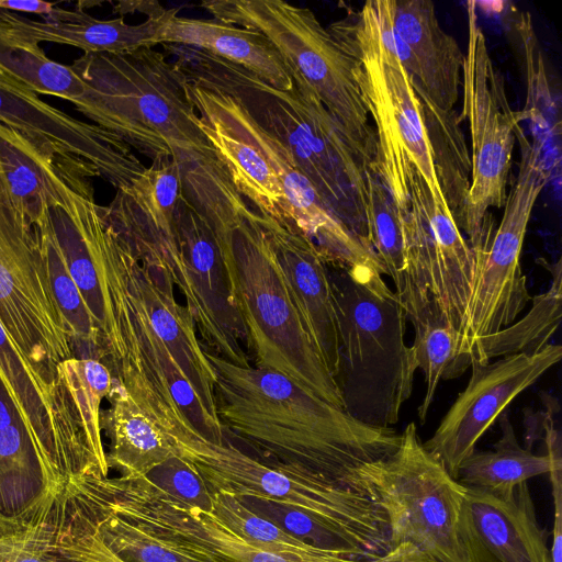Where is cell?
<instances>
[{"label": "cell", "instance_id": "cell-1", "mask_svg": "<svg viewBox=\"0 0 562 562\" xmlns=\"http://www.w3.org/2000/svg\"><path fill=\"white\" fill-rule=\"evenodd\" d=\"M205 351L225 434L244 441L270 467L379 505V468L397 448L401 434L355 419L282 373L234 364Z\"/></svg>", "mask_w": 562, "mask_h": 562}, {"label": "cell", "instance_id": "cell-2", "mask_svg": "<svg viewBox=\"0 0 562 562\" xmlns=\"http://www.w3.org/2000/svg\"><path fill=\"white\" fill-rule=\"evenodd\" d=\"M182 193L217 237L256 367L282 373L344 409L336 381L304 324L258 211L245 202L217 160L184 167Z\"/></svg>", "mask_w": 562, "mask_h": 562}, {"label": "cell", "instance_id": "cell-3", "mask_svg": "<svg viewBox=\"0 0 562 562\" xmlns=\"http://www.w3.org/2000/svg\"><path fill=\"white\" fill-rule=\"evenodd\" d=\"M71 218L92 261L102 316L95 359L171 437L195 434L223 443L224 427L200 401L171 351L150 326L127 279L126 244L103 206L83 199Z\"/></svg>", "mask_w": 562, "mask_h": 562}, {"label": "cell", "instance_id": "cell-4", "mask_svg": "<svg viewBox=\"0 0 562 562\" xmlns=\"http://www.w3.org/2000/svg\"><path fill=\"white\" fill-rule=\"evenodd\" d=\"M72 69L85 92L71 103L93 124L116 134L147 158L184 166L216 158L188 92L183 71L160 50L83 54Z\"/></svg>", "mask_w": 562, "mask_h": 562}, {"label": "cell", "instance_id": "cell-5", "mask_svg": "<svg viewBox=\"0 0 562 562\" xmlns=\"http://www.w3.org/2000/svg\"><path fill=\"white\" fill-rule=\"evenodd\" d=\"M293 87L279 90L227 60L212 70L210 87L237 100L281 140L327 207L371 250V165L352 145L307 82L289 70Z\"/></svg>", "mask_w": 562, "mask_h": 562}, {"label": "cell", "instance_id": "cell-6", "mask_svg": "<svg viewBox=\"0 0 562 562\" xmlns=\"http://www.w3.org/2000/svg\"><path fill=\"white\" fill-rule=\"evenodd\" d=\"M338 328L335 375L344 411L380 428L398 422L416 366L406 345V312L376 269L327 262Z\"/></svg>", "mask_w": 562, "mask_h": 562}, {"label": "cell", "instance_id": "cell-7", "mask_svg": "<svg viewBox=\"0 0 562 562\" xmlns=\"http://www.w3.org/2000/svg\"><path fill=\"white\" fill-rule=\"evenodd\" d=\"M393 0L348 9L328 32L353 60V76L375 126L373 171L402 211L409 209V179L416 169L435 201L446 203L432 165L420 101L393 45L389 22Z\"/></svg>", "mask_w": 562, "mask_h": 562}, {"label": "cell", "instance_id": "cell-8", "mask_svg": "<svg viewBox=\"0 0 562 562\" xmlns=\"http://www.w3.org/2000/svg\"><path fill=\"white\" fill-rule=\"evenodd\" d=\"M177 458L204 493L259 498L310 517L374 557L392 549L384 509L351 491L273 468L241 451L226 437L216 443L201 434L175 442Z\"/></svg>", "mask_w": 562, "mask_h": 562}, {"label": "cell", "instance_id": "cell-9", "mask_svg": "<svg viewBox=\"0 0 562 562\" xmlns=\"http://www.w3.org/2000/svg\"><path fill=\"white\" fill-rule=\"evenodd\" d=\"M200 7L214 20L263 34L373 169L376 136L352 72L353 60L313 11L281 0H211Z\"/></svg>", "mask_w": 562, "mask_h": 562}, {"label": "cell", "instance_id": "cell-10", "mask_svg": "<svg viewBox=\"0 0 562 562\" xmlns=\"http://www.w3.org/2000/svg\"><path fill=\"white\" fill-rule=\"evenodd\" d=\"M81 485L114 513L205 562H416L406 546L374 559L348 558L327 549L306 558L272 553L235 533L210 509L171 493L149 476L88 475Z\"/></svg>", "mask_w": 562, "mask_h": 562}, {"label": "cell", "instance_id": "cell-11", "mask_svg": "<svg viewBox=\"0 0 562 562\" xmlns=\"http://www.w3.org/2000/svg\"><path fill=\"white\" fill-rule=\"evenodd\" d=\"M0 323L22 359L50 386L75 358V338L56 300L35 224L0 196Z\"/></svg>", "mask_w": 562, "mask_h": 562}, {"label": "cell", "instance_id": "cell-12", "mask_svg": "<svg viewBox=\"0 0 562 562\" xmlns=\"http://www.w3.org/2000/svg\"><path fill=\"white\" fill-rule=\"evenodd\" d=\"M519 171L506 198L499 226L486 214L476 244V271L462 327L459 353L468 352L480 339L513 324L531 300L520 267V252L536 201L552 173L537 146L521 131ZM471 364V362H470Z\"/></svg>", "mask_w": 562, "mask_h": 562}, {"label": "cell", "instance_id": "cell-13", "mask_svg": "<svg viewBox=\"0 0 562 562\" xmlns=\"http://www.w3.org/2000/svg\"><path fill=\"white\" fill-rule=\"evenodd\" d=\"M465 492L424 447L415 423L407 424L378 473L392 548L412 544L436 562H469L458 533Z\"/></svg>", "mask_w": 562, "mask_h": 562}, {"label": "cell", "instance_id": "cell-14", "mask_svg": "<svg viewBox=\"0 0 562 562\" xmlns=\"http://www.w3.org/2000/svg\"><path fill=\"white\" fill-rule=\"evenodd\" d=\"M468 47L462 67L463 101L459 123L468 122L472 145V175L461 232L477 243L491 207H504L515 145V128L522 111L508 102L504 77L490 56L480 27L476 2H467Z\"/></svg>", "mask_w": 562, "mask_h": 562}, {"label": "cell", "instance_id": "cell-15", "mask_svg": "<svg viewBox=\"0 0 562 562\" xmlns=\"http://www.w3.org/2000/svg\"><path fill=\"white\" fill-rule=\"evenodd\" d=\"M406 277L401 294L404 310L432 299L458 335L475 278L473 249L457 226L447 203L434 200L420 176L409 179V209L403 213Z\"/></svg>", "mask_w": 562, "mask_h": 562}, {"label": "cell", "instance_id": "cell-16", "mask_svg": "<svg viewBox=\"0 0 562 562\" xmlns=\"http://www.w3.org/2000/svg\"><path fill=\"white\" fill-rule=\"evenodd\" d=\"M188 92L194 105L210 111L261 150L280 179L295 225L314 241L327 262L382 271L374 251L327 207L289 148L258 124L237 100L189 80Z\"/></svg>", "mask_w": 562, "mask_h": 562}, {"label": "cell", "instance_id": "cell-17", "mask_svg": "<svg viewBox=\"0 0 562 562\" xmlns=\"http://www.w3.org/2000/svg\"><path fill=\"white\" fill-rule=\"evenodd\" d=\"M181 252L179 288L201 341L212 353L249 366V346L235 305L217 237L205 217L181 195L176 209Z\"/></svg>", "mask_w": 562, "mask_h": 562}, {"label": "cell", "instance_id": "cell-18", "mask_svg": "<svg viewBox=\"0 0 562 562\" xmlns=\"http://www.w3.org/2000/svg\"><path fill=\"white\" fill-rule=\"evenodd\" d=\"M0 124L20 133L56 160L91 166L116 190L132 183L146 169L116 134L66 114L3 75Z\"/></svg>", "mask_w": 562, "mask_h": 562}, {"label": "cell", "instance_id": "cell-19", "mask_svg": "<svg viewBox=\"0 0 562 562\" xmlns=\"http://www.w3.org/2000/svg\"><path fill=\"white\" fill-rule=\"evenodd\" d=\"M560 345L549 344L537 352L502 357L493 362L473 361L467 387L424 447L457 479L462 462L475 451L480 438L525 390L555 366Z\"/></svg>", "mask_w": 562, "mask_h": 562}, {"label": "cell", "instance_id": "cell-20", "mask_svg": "<svg viewBox=\"0 0 562 562\" xmlns=\"http://www.w3.org/2000/svg\"><path fill=\"white\" fill-rule=\"evenodd\" d=\"M182 195L179 164L162 157L103 206L115 232L148 269L181 285V252L176 209Z\"/></svg>", "mask_w": 562, "mask_h": 562}, {"label": "cell", "instance_id": "cell-21", "mask_svg": "<svg viewBox=\"0 0 562 562\" xmlns=\"http://www.w3.org/2000/svg\"><path fill=\"white\" fill-rule=\"evenodd\" d=\"M458 533L469 562H551L527 482L508 499L467 487Z\"/></svg>", "mask_w": 562, "mask_h": 562}, {"label": "cell", "instance_id": "cell-22", "mask_svg": "<svg viewBox=\"0 0 562 562\" xmlns=\"http://www.w3.org/2000/svg\"><path fill=\"white\" fill-rule=\"evenodd\" d=\"M397 56L411 78L442 110L459 100L464 54L427 0H393L389 22Z\"/></svg>", "mask_w": 562, "mask_h": 562}, {"label": "cell", "instance_id": "cell-23", "mask_svg": "<svg viewBox=\"0 0 562 562\" xmlns=\"http://www.w3.org/2000/svg\"><path fill=\"white\" fill-rule=\"evenodd\" d=\"M259 215L304 324L335 379L339 362L338 328L327 261L295 224Z\"/></svg>", "mask_w": 562, "mask_h": 562}, {"label": "cell", "instance_id": "cell-24", "mask_svg": "<svg viewBox=\"0 0 562 562\" xmlns=\"http://www.w3.org/2000/svg\"><path fill=\"white\" fill-rule=\"evenodd\" d=\"M178 11H167L156 35V45L199 48L251 71L279 90L292 89L293 79L281 55L263 34L214 19L178 16Z\"/></svg>", "mask_w": 562, "mask_h": 562}, {"label": "cell", "instance_id": "cell-25", "mask_svg": "<svg viewBox=\"0 0 562 562\" xmlns=\"http://www.w3.org/2000/svg\"><path fill=\"white\" fill-rule=\"evenodd\" d=\"M166 14L167 12L159 19H147L139 24H128L124 18L99 20L81 8L66 10L56 7L40 21L7 11L23 42L35 45L41 42L70 45L80 48L83 54H120L154 47Z\"/></svg>", "mask_w": 562, "mask_h": 562}, {"label": "cell", "instance_id": "cell-26", "mask_svg": "<svg viewBox=\"0 0 562 562\" xmlns=\"http://www.w3.org/2000/svg\"><path fill=\"white\" fill-rule=\"evenodd\" d=\"M108 400L101 429L110 439L109 469H116L124 479H140L176 458L169 434L114 380Z\"/></svg>", "mask_w": 562, "mask_h": 562}, {"label": "cell", "instance_id": "cell-27", "mask_svg": "<svg viewBox=\"0 0 562 562\" xmlns=\"http://www.w3.org/2000/svg\"><path fill=\"white\" fill-rule=\"evenodd\" d=\"M194 108L204 136L237 192L260 214L295 224L280 179L261 150L206 109Z\"/></svg>", "mask_w": 562, "mask_h": 562}, {"label": "cell", "instance_id": "cell-28", "mask_svg": "<svg viewBox=\"0 0 562 562\" xmlns=\"http://www.w3.org/2000/svg\"><path fill=\"white\" fill-rule=\"evenodd\" d=\"M75 166L89 165L56 160L0 124V196L31 223L45 214L58 183Z\"/></svg>", "mask_w": 562, "mask_h": 562}, {"label": "cell", "instance_id": "cell-29", "mask_svg": "<svg viewBox=\"0 0 562 562\" xmlns=\"http://www.w3.org/2000/svg\"><path fill=\"white\" fill-rule=\"evenodd\" d=\"M434 169L450 213L462 229L471 187L472 161L454 110H442L416 86Z\"/></svg>", "mask_w": 562, "mask_h": 562}, {"label": "cell", "instance_id": "cell-30", "mask_svg": "<svg viewBox=\"0 0 562 562\" xmlns=\"http://www.w3.org/2000/svg\"><path fill=\"white\" fill-rule=\"evenodd\" d=\"M501 438L493 450L474 451L460 465L457 480L467 487L477 488L496 497L508 499L521 483L548 474V456L535 454L521 447L505 411L499 416Z\"/></svg>", "mask_w": 562, "mask_h": 562}, {"label": "cell", "instance_id": "cell-31", "mask_svg": "<svg viewBox=\"0 0 562 562\" xmlns=\"http://www.w3.org/2000/svg\"><path fill=\"white\" fill-rule=\"evenodd\" d=\"M405 312L415 330L411 347L414 362L416 369L424 372L426 382L425 396L418 407V418L423 424L440 381L461 375L470 368V361L459 353L458 335L435 300L413 305Z\"/></svg>", "mask_w": 562, "mask_h": 562}, {"label": "cell", "instance_id": "cell-32", "mask_svg": "<svg viewBox=\"0 0 562 562\" xmlns=\"http://www.w3.org/2000/svg\"><path fill=\"white\" fill-rule=\"evenodd\" d=\"M540 263L551 273L550 288L531 299V307L521 319L480 338L468 352L470 362H487L495 357L537 352L550 344L561 322L562 266L561 259L553 263L542 259Z\"/></svg>", "mask_w": 562, "mask_h": 562}, {"label": "cell", "instance_id": "cell-33", "mask_svg": "<svg viewBox=\"0 0 562 562\" xmlns=\"http://www.w3.org/2000/svg\"><path fill=\"white\" fill-rule=\"evenodd\" d=\"M59 383L70 396L88 450L102 476H109L106 452L101 429V403L108 397L113 375L94 358H70L58 368Z\"/></svg>", "mask_w": 562, "mask_h": 562}, {"label": "cell", "instance_id": "cell-34", "mask_svg": "<svg viewBox=\"0 0 562 562\" xmlns=\"http://www.w3.org/2000/svg\"><path fill=\"white\" fill-rule=\"evenodd\" d=\"M71 492L95 524L103 541L126 562H205L170 547L139 526L114 513L70 477Z\"/></svg>", "mask_w": 562, "mask_h": 562}, {"label": "cell", "instance_id": "cell-35", "mask_svg": "<svg viewBox=\"0 0 562 562\" xmlns=\"http://www.w3.org/2000/svg\"><path fill=\"white\" fill-rule=\"evenodd\" d=\"M0 75L36 94L55 95L69 102L85 92V82L71 66L52 60L35 44L16 45L1 52Z\"/></svg>", "mask_w": 562, "mask_h": 562}, {"label": "cell", "instance_id": "cell-36", "mask_svg": "<svg viewBox=\"0 0 562 562\" xmlns=\"http://www.w3.org/2000/svg\"><path fill=\"white\" fill-rule=\"evenodd\" d=\"M205 495L209 499L205 508L251 544L272 553L296 558H306L323 549L259 516L238 497L225 493Z\"/></svg>", "mask_w": 562, "mask_h": 562}, {"label": "cell", "instance_id": "cell-37", "mask_svg": "<svg viewBox=\"0 0 562 562\" xmlns=\"http://www.w3.org/2000/svg\"><path fill=\"white\" fill-rule=\"evenodd\" d=\"M369 232L372 249L383 269L401 294L405 285L406 255L403 213L384 183L374 172L369 182Z\"/></svg>", "mask_w": 562, "mask_h": 562}, {"label": "cell", "instance_id": "cell-38", "mask_svg": "<svg viewBox=\"0 0 562 562\" xmlns=\"http://www.w3.org/2000/svg\"><path fill=\"white\" fill-rule=\"evenodd\" d=\"M53 518L60 562H126L108 547L92 518L66 487L55 498Z\"/></svg>", "mask_w": 562, "mask_h": 562}, {"label": "cell", "instance_id": "cell-39", "mask_svg": "<svg viewBox=\"0 0 562 562\" xmlns=\"http://www.w3.org/2000/svg\"><path fill=\"white\" fill-rule=\"evenodd\" d=\"M57 493L46 492L0 533V562H60L55 546L53 503Z\"/></svg>", "mask_w": 562, "mask_h": 562}, {"label": "cell", "instance_id": "cell-40", "mask_svg": "<svg viewBox=\"0 0 562 562\" xmlns=\"http://www.w3.org/2000/svg\"><path fill=\"white\" fill-rule=\"evenodd\" d=\"M517 38L524 48L526 72L528 78V100L522 111L524 119L529 120L533 127L535 139L543 157L547 158L548 142L554 133L560 134V122L557 120L554 102L550 93L541 55L538 50L537 37L529 13H520L512 24Z\"/></svg>", "mask_w": 562, "mask_h": 562}, {"label": "cell", "instance_id": "cell-41", "mask_svg": "<svg viewBox=\"0 0 562 562\" xmlns=\"http://www.w3.org/2000/svg\"><path fill=\"white\" fill-rule=\"evenodd\" d=\"M35 226L45 247L48 272L58 305L72 330L75 345L80 341L97 355L98 329L76 285L66 259L48 227L40 218ZM95 358V357H94Z\"/></svg>", "mask_w": 562, "mask_h": 562}, {"label": "cell", "instance_id": "cell-42", "mask_svg": "<svg viewBox=\"0 0 562 562\" xmlns=\"http://www.w3.org/2000/svg\"><path fill=\"white\" fill-rule=\"evenodd\" d=\"M553 497V528L550 551L551 562H562V473L549 474Z\"/></svg>", "mask_w": 562, "mask_h": 562}, {"label": "cell", "instance_id": "cell-43", "mask_svg": "<svg viewBox=\"0 0 562 562\" xmlns=\"http://www.w3.org/2000/svg\"><path fill=\"white\" fill-rule=\"evenodd\" d=\"M115 13L126 14L139 12L147 19H159L167 10L157 1H120L113 8Z\"/></svg>", "mask_w": 562, "mask_h": 562}, {"label": "cell", "instance_id": "cell-44", "mask_svg": "<svg viewBox=\"0 0 562 562\" xmlns=\"http://www.w3.org/2000/svg\"><path fill=\"white\" fill-rule=\"evenodd\" d=\"M55 3L38 0H0V9L12 12H25L47 15L55 9Z\"/></svg>", "mask_w": 562, "mask_h": 562}]
</instances>
